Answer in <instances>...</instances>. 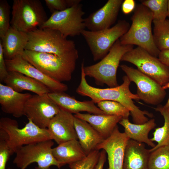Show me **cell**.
<instances>
[{"instance_id":"cell-21","label":"cell","mask_w":169,"mask_h":169,"mask_svg":"<svg viewBox=\"0 0 169 169\" xmlns=\"http://www.w3.org/2000/svg\"><path fill=\"white\" fill-rule=\"evenodd\" d=\"M1 42L5 59H11L22 56L28 41L27 33L20 31L10 26Z\"/></svg>"},{"instance_id":"cell-6","label":"cell","mask_w":169,"mask_h":169,"mask_svg":"<svg viewBox=\"0 0 169 169\" xmlns=\"http://www.w3.org/2000/svg\"><path fill=\"white\" fill-rule=\"evenodd\" d=\"M12 15L11 26L27 33L41 28L48 18L39 0H14Z\"/></svg>"},{"instance_id":"cell-25","label":"cell","mask_w":169,"mask_h":169,"mask_svg":"<svg viewBox=\"0 0 169 169\" xmlns=\"http://www.w3.org/2000/svg\"><path fill=\"white\" fill-rule=\"evenodd\" d=\"M53 155L61 167L79 161L87 155L77 140L69 141L53 148Z\"/></svg>"},{"instance_id":"cell-37","label":"cell","mask_w":169,"mask_h":169,"mask_svg":"<svg viewBox=\"0 0 169 169\" xmlns=\"http://www.w3.org/2000/svg\"><path fill=\"white\" fill-rule=\"evenodd\" d=\"M122 11L125 14H128L134 10L135 2L134 0H125L121 5Z\"/></svg>"},{"instance_id":"cell-9","label":"cell","mask_w":169,"mask_h":169,"mask_svg":"<svg viewBox=\"0 0 169 169\" xmlns=\"http://www.w3.org/2000/svg\"><path fill=\"white\" fill-rule=\"evenodd\" d=\"M129 23L125 20H119L113 26L96 31L83 30L81 34L85 39L94 61L102 59L116 42L128 31Z\"/></svg>"},{"instance_id":"cell-15","label":"cell","mask_w":169,"mask_h":169,"mask_svg":"<svg viewBox=\"0 0 169 169\" xmlns=\"http://www.w3.org/2000/svg\"><path fill=\"white\" fill-rule=\"evenodd\" d=\"M130 139L120 132L117 125L111 134L97 146L96 149L104 150L108 156V169H123L125 151Z\"/></svg>"},{"instance_id":"cell-38","label":"cell","mask_w":169,"mask_h":169,"mask_svg":"<svg viewBox=\"0 0 169 169\" xmlns=\"http://www.w3.org/2000/svg\"><path fill=\"white\" fill-rule=\"evenodd\" d=\"M158 57L162 63L169 67V50L161 51Z\"/></svg>"},{"instance_id":"cell-30","label":"cell","mask_w":169,"mask_h":169,"mask_svg":"<svg viewBox=\"0 0 169 169\" xmlns=\"http://www.w3.org/2000/svg\"><path fill=\"white\" fill-rule=\"evenodd\" d=\"M98 107L105 115L121 116L128 119L130 111L121 103L115 101L103 100L97 103Z\"/></svg>"},{"instance_id":"cell-41","label":"cell","mask_w":169,"mask_h":169,"mask_svg":"<svg viewBox=\"0 0 169 169\" xmlns=\"http://www.w3.org/2000/svg\"><path fill=\"white\" fill-rule=\"evenodd\" d=\"M167 17L169 18V0H167Z\"/></svg>"},{"instance_id":"cell-22","label":"cell","mask_w":169,"mask_h":169,"mask_svg":"<svg viewBox=\"0 0 169 169\" xmlns=\"http://www.w3.org/2000/svg\"><path fill=\"white\" fill-rule=\"evenodd\" d=\"M6 85L17 92L29 91L40 95L51 92L49 90L39 81L19 72L9 71L3 81Z\"/></svg>"},{"instance_id":"cell-33","label":"cell","mask_w":169,"mask_h":169,"mask_svg":"<svg viewBox=\"0 0 169 169\" xmlns=\"http://www.w3.org/2000/svg\"><path fill=\"white\" fill-rule=\"evenodd\" d=\"M10 6L7 1L0 0V37L2 39L9 28Z\"/></svg>"},{"instance_id":"cell-39","label":"cell","mask_w":169,"mask_h":169,"mask_svg":"<svg viewBox=\"0 0 169 169\" xmlns=\"http://www.w3.org/2000/svg\"><path fill=\"white\" fill-rule=\"evenodd\" d=\"M100 152L99 160L95 169H103L106 160V152L103 150Z\"/></svg>"},{"instance_id":"cell-34","label":"cell","mask_w":169,"mask_h":169,"mask_svg":"<svg viewBox=\"0 0 169 169\" xmlns=\"http://www.w3.org/2000/svg\"><path fill=\"white\" fill-rule=\"evenodd\" d=\"M14 151L9 146L6 140L0 137V169H6V166Z\"/></svg>"},{"instance_id":"cell-40","label":"cell","mask_w":169,"mask_h":169,"mask_svg":"<svg viewBox=\"0 0 169 169\" xmlns=\"http://www.w3.org/2000/svg\"><path fill=\"white\" fill-rule=\"evenodd\" d=\"M162 88L164 90L167 89H169V82L165 85L162 86Z\"/></svg>"},{"instance_id":"cell-2","label":"cell","mask_w":169,"mask_h":169,"mask_svg":"<svg viewBox=\"0 0 169 169\" xmlns=\"http://www.w3.org/2000/svg\"><path fill=\"white\" fill-rule=\"evenodd\" d=\"M28 34L25 50L52 54L76 62L78 53L74 42L67 39L58 31L38 28Z\"/></svg>"},{"instance_id":"cell-1","label":"cell","mask_w":169,"mask_h":169,"mask_svg":"<svg viewBox=\"0 0 169 169\" xmlns=\"http://www.w3.org/2000/svg\"><path fill=\"white\" fill-rule=\"evenodd\" d=\"M84 66L83 61L81 64V81L76 89L78 94L90 98L95 103L103 100L113 101L121 103L130 111L134 124H141L148 121L149 119L146 115L150 118L153 117V114L140 110L134 104L133 100H139L140 98L136 94L132 93L130 90L131 82L126 75L123 77V82L120 85L104 89L95 88L90 85L86 81Z\"/></svg>"},{"instance_id":"cell-10","label":"cell","mask_w":169,"mask_h":169,"mask_svg":"<svg viewBox=\"0 0 169 169\" xmlns=\"http://www.w3.org/2000/svg\"><path fill=\"white\" fill-rule=\"evenodd\" d=\"M121 61L133 64L162 86L169 82V67L142 48H133L124 54Z\"/></svg>"},{"instance_id":"cell-7","label":"cell","mask_w":169,"mask_h":169,"mask_svg":"<svg viewBox=\"0 0 169 169\" xmlns=\"http://www.w3.org/2000/svg\"><path fill=\"white\" fill-rule=\"evenodd\" d=\"M22 57L44 74L60 82L70 80L75 69L76 62L52 54L25 50Z\"/></svg>"},{"instance_id":"cell-42","label":"cell","mask_w":169,"mask_h":169,"mask_svg":"<svg viewBox=\"0 0 169 169\" xmlns=\"http://www.w3.org/2000/svg\"><path fill=\"white\" fill-rule=\"evenodd\" d=\"M164 106L166 107H169V97L166 104H165V105Z\"/></svg>"},{"instance_id":"cell-27","label":"cell","mask_w":169,"mask_h":169,"mask_svg":"<svg viewBox=\"0 0 169 169\" xmlns=\"http://www.w3.org/2000/svg\"><path fill=\"white\" fill-rule=\"evenodd\" d=\"M154 109L163 116L164 122L162 126L155 129L153 137L150 139L152 141L157 143L154 147L150 149V152L161 146H169V107H166L159 104Z\"/></svg>"},{"instance_id":"cell-4","label":"cell","mask_w":169,"mask_h":169,"mask_svg":"<svg viewBox=\"0 0 169 169\" xmlns=\"http://www.w3.org/2000/svg\"><path fill=\"white\" fill-rule=\"evenodd\" d=\"M28 120L25 126L20 128L14 119L7 117L0 119V137L6 140L15 152L17 148L22 146L52 140L47 128H40Z\"/></svg>"},{"instance_id":"cell-5","label":"cell","mask_w":169,"mask_h":169,"mask_svg":"<svg viewBox=\"0 0 169 169\" xmlns=\"http://www.w3.org/2000/svg\"><path fill=\"white\" fill-rule=\"evenodd\" d=\"M133 46L132 45L122 44L118 39L100 62L84 66L86 76L93 78L99 85L105 84L110 87L118 86L116 74L120 62L124 54L133 49Z\"/></svg>"},{"instance_id":"cell-23","label":"cell","mask_w":169,"mask_h":169,"mask_svg":"<svg viewBox=\"0 0 169 169\" xmlns=\"http://www.w3.org/2000/svg\"><path fill=\"white\" fill-rule=\"evenodd\" d=\"M74 124L78 141L87 155L105 139L86 121L74 116Z\"/></svg>"},{"instance_id":"cell-26","label":"cell","mask_w":169,"mask_h":169,"mask_svg":"<svg viewBox=\"0 0 169 169\" xmlns=\"http://www.w3.org/2000/svg\"><path fill=\"white\" fill-rule=\"evenodd\" d=\"M124 129V133L130 139L145 143L152 148L156 144L149 138L150 131L156 126L155 119H151L141 124L131 122L128 119L122 118L119 123Z\"/></svg>"},{"instance_id":"cell-17","label":"cell","mask_w":169,"mask_h":169,"mask_svg":"<svg viewBox=\"0 0 169 169\" xmlns=\"http://www.w3.org/2000/svg\"><path fill=\"white\" fill-rule=\"evenodd\" d=\"M72 114L60 109L51 120L47 129L52 140L58 145L66 141L78 140Z\"/></svg>"},{"instance_id":"cell-3","label":"cell","mask_w":169,"mask_h":169,"mask_svg":"<svg viewBox=\"0 0 169 169\" xmlns=\"http://www.w3.org/2000/svg\"><path fill=\"white\" fill-rule=\"evenodd\" d=\"M132 23L127 32L120 39L123 45H135L157 57L160 51L154 41L151 24L153 20L150 10L141 3L137 4L131 18Z\"/></svg>"},{"instance_id":"cell-8","label":"cell","mask_w":169,"mask_h":169,"mask_svg":"<svg viewBox=\"0 0 169 169\" xmlns=\"http://www.w3.org/2000/svg\"><path fill=\"white\" fill-rule=\"evenodd\" d=\"M54 142L52 140L25 145L17 148L13 163L20 169H25L30 164L36 162L35 169H50L52 166H61L54 157L52 152Z\"/></svg>"},{"instance_id":"cell-11","label":"cell","mask_w":169,"mask_h":169,"mask_svg":"<svg viewBox=\"0 0 169 169\" xmlns=\"http://www.w3.org/2000/svg\"><path fill=\"white\" fill-rule=\"evenodd\" d=\"M85 14L80 3L52 13L40 28L58 31L66 38L79 35L86 28L83 16Z\"/></svg>"},{"instance_id":"cell-32","label":"cell","mask_w":169,"mask_h":169,"mask_svg":"<svg viewBox=\"0 0 169 169\" xmlns=\"http://www.w3.org/2000/svg\"><path fill=\"white\" fill-rule=\"evenodd\" d=\"M100 152L95 149L84 159L69 165L70 169H95L100 157Z\"/></svg>"},{"instance_id":"cell-20","label":"cell","mask_w":169,"mask_h":169,"mask_svg":"<svg viewBox=\"0 0 169 169\" xmlns=\"http://www.w3.org/2000/svg\"><path fill=\"white\" fill-rule=\"evenodd\" d=\"M150 153L144 143L130 139L125 149L123 169H148Z\"/></svg>"},{"instance_id":"cell-35","label":"cell","mask_w":169,"mask_h":169,"mask_svg":"<svg viewBox=\"0 0 169 169\" xmlns=\"http://www.w3.org/2000/svg\"><path fill=\"white\" fill-rule=\"evenodd\" d=\"M46 4L52 13L69 8L67 0H45Z\"/></svg>"},{"instance_id":"cell-24","label":"cell","mask_w":169,"mask_h":169,"mask_svg":"<svg viewBox=\"0 0 169 169\" xmlns=\"http://www.w3.org/2000/svg\"><path fill=\"white\" fill-rule=\"evenodd\" d=\"M74 116L88 123L105 139L110 136L117 123L123 118L115 115L80 113Z\"/></svg>"},{"instance_id":"cell-16","label":"cell","mask_w":169,"mask_h":169,"mask_svg":"<svg viewBox=\"0 0 169 169\" xmlns=\"http://www.w3.org/2000/svg\"><path fill=\"white\" fill-rule=\"evenodd\" d=\"M124 0H109L101 8L84 19L85 28L96 31L107 29L115 22Z\"/></svg>"},{"instance_id":"cell-36","label":"cell","mask_w":169,"mask_h":169,"mask_svg":"<svg viewBox=\"0 0 169 169\" xmlns=\"http://www.w3.org/2000/svg\"><path fill=\"white\" fill-rule=\"evenodd\" d=\"M8 74V71L4 57L2 45L0 40V80L1 82L3 81V80L7 76Z\"/></svg>"},{"instance_id":"cell-18","label":"cell","mask_w":169,"mask_h":169,"mask_svg":"<svg viewBox=\"0 0 169 169\" xmlns=\"http://www.w3.org/2000/svg\"><path fill=\"white\" fill-rule=\"evenodd\" d=\"M29 93H22L0 83V104L4 113L19 118L24 115L25 105L32 96Z\"/></svg>"},{"instance_id":"cell-29","label":"cell","mask_w":169,"mask_h":169,"mask_svg":"<svg viewBox=\"0 0 169 169\" xmlns=\"http://www.w3.org/2000/svg\"><path fill=\"white\" fill-rule=\"evenodd\" d=\"M148 169H169V146H161L150 152Z\"/></svg>"},{"instance_id":"cell-43","label":"cell","mask_w":169,"mask_h":169,"mask_svg":"<svg viewBox=\"0 0 169 169\" xmlns=\"http://www.w3.org/2000/svg\"><path fill=\"white\" fill-rule=\"evenodd\" d=\"M7 169H13L11 168H8Z\"/></svg>"},{"instance_id":"cell-31","label":"cell","mask_w":169,"mask_h":169,"mask_svg":"<svg viewBox=\"0 0 169 169\" xmlns=\"http://www.w3.org/2000/svg\"><path fill=\"white\" fill-rule=\"evenodd\" d=\"M141 2L151 11L153 20L161 21L166 19L167 0H144Z\"/></svg>"},{"instance_id":"cell-13","label":"cell","mask_w":169,"mask_h":169,"mask_svg":"<svg viewBox=\"0 0 169 169\" xmlns=\"http://www.w3.org/2000/svg\"><path fill=\"white\" fill-rule=\"evenodd\" d=\"M60 110L48 94H35L26 102L24 115L39 127L45 129L47 128L51 119Z\"/></svg>"},{"instance_id":"cell-44","label":"cell","mask_w":169,"mask_h":169,"mask_svg":"<svg viewBox=\"0 0 169 169\" xmlns=\"http://www.w3.org/2000/svg\"></svg>"},{"instance_id":"cell-12","label":"cell","mask_w":169,"mask_h":169,"mask_svg":"<svg viewBox=\"0 0 169 169\" xmlns=\"http://www.w3.org/2000/svg\"><path fill=\"white\" fill-rule=\"evenodd\" d=\"M131 82L137 86V94L140 100L153 105H159L166 95L165 90L154 79L138 69L122 64L120 66Z\"/></svg>"},{"instance_id":"cell-19","label":"cell","mask_w":169,"mask_h":169,"mask_svg":"<svg viewBox=\"0 0 169 169\" xmlns=\"http://www.w3.org/2000/svg\"><path fill=\"white\" fill-rule=\"evenodd\" d=\"M48 95L60 109L72 114L86 111L93 114H105L92 100L79 101L64 92H50Z\"/></svg>"},{"instance_id":"cell-28","label":"cell","mask_w":169,"mask_h":169,"mask_svg":"<svg viewBox=\"0 0 169 169\" xmlns=\"http://www.w3.org/2000/svg\"><path fill=\"white\" fill-rule=\"evenodd\" d=\"M155 43L160 51L169 50V20H153Z\"/></svg>"},{"instance_id":"cell-14","label":"cell","mask_w":169,"mask_h":169,"mask_svg":"<svg viewBox=\"0 0 169 169\" xmlns=\"http://www.w3.org/2000/svg\"><path fill=\"white\" fill-rule=\"evenodd\" d=\"M8 71L20 73L35 79L45 85L51 92H64L68 89L67 85L47 76L19 55L11 59H5Z\"/></svg>"}]
</instances>
